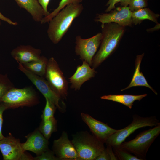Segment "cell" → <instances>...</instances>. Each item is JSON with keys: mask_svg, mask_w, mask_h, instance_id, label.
<instances>
[{"mask_svg": "<svg viewBox=\"0 0 160 160\" xmlns=\"http://www.w3.org/2000/svg\"><path fill=\"white\" fill-rule=\"evenodd\" d=\"M0 20L6 22L10 25L16 26L18 23L17 22H13L7 17H5L0 12Z\"/></svg>", "mask_w": 160, "mask_h": 160, "instance_id": "d6a6232c", "label": "cell"}, {"mask_svg": "<svg viewBox=\"0 0 160 160\" xmlns=\"http://www.w3.org/2000/svg\"><path fill=\"white\" fill-rule=\"evenodd\" d=\"M130 1V0H121L120 2V4L122 7L127 6Z\"/></svg>", "mask_w": 160, "mask_h": 160, "instance_id": "d590c367", "label": "cell"}, {"mask_svg": "<svg viewBox=\"0 0 160 160\" xmlns=\"http://www.w3.org/2000/svg\"><path fill=\"white\" fill-rule=\"evenodd\" d=\"M14 86L6 74H0V103L1 99L5 93Z\"/></svg>", "mask_w": 160, "mask_h": 160, "instance_id": "cb8c5ba5", "label": "cell"}, {"mask_svg": "<svg viewBox=\"0 0 160 160\" xmlns=\"http://www.w3.org/2000/svg\"><path fill=\"white\" fill-rule=\"evenodd\" d=\"M102 38L99 50L93 58L91 66H98L114 52L124 32V27L115 23L105 24L101 26Z\"/></svg>", "mask_w": 160, "mask_h": 160, "instance_id": "7a4b0ae2", "label": "cell"}, {"mask_svg": "<svg viewBox=\"0 0 160 160\" xmlns=\"http://www.w3.org/2000/svg\"><path fill=\"white\" fill-rule=\"evenodd\" d=\"M147 95L146 94L138 95H109L102 96L100 98L102 99L110 100L121 103L131 109L135 101L137 100L140 101Z\"/></svg>", "mask_w": 160, "mask_h": 160, "instance_id": "d6986e66", "label": "cell"}, {"mask_svg": "<svg viewBox=\"0 0 160 160\" xmlns=\"http://www.w3.org/2000/svg\"><path fill=\"white\" fill-rule=\"evenodd\" d=\"M121 0H109L106 4L108 7L105 10L106 12L111 11L115 8V4L118 2H120Z\"/></svg>", "mask_w": 160, "mask_h": 160, "instance_id": "4dcf8cb0", "label": "cell"}, {"mask_svg": "<svg viewBox=\"0 0 160 160\" xmlns=\"http://www.w3.org/2000/svg\"><path fill=\"white\" fill-rule=\"evenodd\" d=\"M83 7L81 3L67 5L49 22L48 37L54 44L58 43L66 33L73 21L81 14Z\"/></svg>", "mask_w": 160, "mask_h": 160, "instance_id": "6da1fadb", "label": "cell"}, {"mask_svg": "<svg viewBox=\"0 0 160 160\" xmlns=\"http://www.w3.org/2000/svg\"><path fill=\"white\" fill-rule=\"evenodd\" d=\"M102 38V33L99 32L90 38H82L81 36L76 37L75 52L81 60L91 66L93 57L100 44Z\"/></svg>", "mask_w": 160, "mask_h": 160, "instance_id": "9c48e42d", "label": "cell"}, {"mask_svg": "<svg viewBox=\"0 0 160 160\" xmlns=\"http://www.w3.org/2000/svg\"><path fill=\"white\" fill-rule=\"evenodd\" d=\"M160 15L155 14L148 8H144L132 12L131 20L132 23L137 25L146 19L158 23V19Z\"/></svg>", "mask_w": 160, "mask_h": 160, "instance_id": "44dd1931", "label": "cell"}, {"mask_svg": "<svg viewBox=\"0 0 160 160\" xmlns=\"http://www.w3.org/2000/svg\"><path fill=\"white\" fill-rule=\"evenodd\" d=\"M106 148L109 155L111 160H118V158L115 155L114 152L113 151L112 147L111 146L107 145Z\"/></svg>", "mask_w": 160, "mask_h": 160, "instance_id": "836d02e7", "label": "cell"}, {"mask_svg": "<svg viewBox=\"0 0 160 160\" xmlns=\"http://www.w3.org/2000/svg\"><path fill=\"white\" fill-rule=\"evenodd\" d=\"M57 121L54 117L45 121H42L38 129L47 140L50 138L52 133L57 131Z\"/></svg>", "mask_w": 160, "mask_h": 160, "instance_id": "7402d4cb", "label": "cell"}, {"mask_svg": "<svg viewBox=\"0 0 160 160\" xmlns=\"http://www.w3.org/2000/svg\"><path fill=\"white\" fill-rule=\"evenodd\" d=\"M18 6L25 9L31 15L33 20L40 22L45 16L42 7L37 0H15Z\"/></svg>", "mask_w": 160, "mask_h": 160, "instance_id": "e0dca14e", "label": "cell"}, {"mask_svg": "<svg viewBox=\"0 0 160 160\" xmlns=\"http://www.w3.org/2000/svg\"><path fill=\"white\" fill-rule=\"evenodd\" d=\"M113 148L118 160H141L135 155L131 154V153L120 147Z\"/></svg>", "mask_w": 160, "mask_h": 160, "instance_id": "484cf974", "label": "cell"}, {"mask_svg": "<svg viewBox=\"0 0 160 160\" xmlns=\"http://www.w3.org/2000/svg\"><path fill=\"white\" fill-rule=\"evenodd\" d=\"M0 102L7 109L25 106L31 107L38 104L39 100L36 92L31 86L23 88L12 87L1 97Z\"/></svg>", "mask_w": 160, "mask_h": 160, "instance_id": "5b68a950", "label": "cell"}, {"mask_svg": "<svg viewBox=\"0 0 160 160\" xmlns=\"http://www.w3.org/2000/svg\"><path fill=\"white\" fill-rule=\"evenodd\" d=\"M27 140L21 146L24 151H29L37 156L48 149V140L46 139L38 129L25 137Z\"/></svg>", "mask_w": 160, "mask_h": 160, "instance_id": "5bb4252c", "label": "cell"}, {"mask_svg": "<svg viewBox=\"0 0 160 160\" xmlns=\"http://www.w3.org/2000/svg\"><path fill=\"white\" fill-rule=\"evenodd\" d=\"M160 28V23H156V25L153 27L148 29L146 30L148 32H152L155 31L159 30Z\"/></svg>", "mask_w": 160, "mask_h": 160, "instance_id": "e575fe53", "label": "cell"}, {"mask_svg": "<svg viewBox=\"0 0 160 160\" xmlns=\"http://www.w3.org/2000/svg\"><path fill=\"white\" fill-rule=\"evenodd\" d=\"M95 160H111L110 157L106 148L103 150Z\"/></svg>", "mask_w": 160, "mask_h": 160, "instance_id": "f546056e", "label": "cell"}, {"mask_svg": "<svg viewBox=\"0 0 160 160\" xmlns=\"http://www.w3.org/2000/svg\"><path fill=\"white\" fill-rule=\"evenodd\" d=\"M132 12L128 6L118 7L108 13L97 15L95 21L101 23V27L106 23H115L121 26H130L132 24Z\"/></svg>", "mask_w": 160, "mask_h": 160, "instance_id": "8fae6325", "label": "cell"}, {"mask_svg": "<svg viewBox=\"0 0 160 160\" xmlns=\"http://www.w3.org/2000/svg\"><path fill=\"white\" fill-rule=\"evenodd\" d=\"M81 116L93 135L104 143L112 135L118 130L111 127L107 124L95 119L87 114L82 113Z\"/></svg>", "mask_w": 160, "mask_h": 160, "instance_id": "4fadbf2b", "label": "cell"}, {"mask_svg": "<svg viewBox=\"0 0 160 160\" xmlns=\"http://www.w3.org/2000/svg\"><path fill=\"white\" fill-rule=\"evenodd\" d=\"M18 68L23 72L42 94L45 98H47L61 112L63 111V108L60 105L62 98L52 88L48 82L43 77L35 74L30 71L20 63H18Z\"/></svg>", "mask_w": 160, "mask_h": 160, "instance_id": "30bf717a", "label": "cell"}, {"mask_svg": "<svg viewBox=\"0 0 160 160\" xmlns=\"http://www.w3.org/2000/svg\"><path fill=\"white\" fill-rule=\"evenodd\" d=\"M160 133V124L141 132L132 140L124 141L120 147L134 154L141 160H145L149 147Z\"/></svg>", "mask_w": 160, "mask_h": 160, "instance_id": "277c9868", "label": "cell"}, {"mask_svg": "<svg viewBox=\"0 0 160 160\" xmlns=\"http://www.w3.org/2000/svg\"><path fill=\"white\" fill-rule=\"evenodd\" d=\"M41 53L40 49L30 45H20L13 49L11 54L18 63L23 64L38 60Z\"/></svg>", "mask_w": 160, "mask_h": 160, "instance_id": "9a60e30c", "label": "cell"}, {"mask_svg": "<svg viewBox=\"0 0 160 160\" xmlns=\"http://www.w3.org/2000/svg\"><path fill=\"white\" fill-rule=\"evenodd\" d=\"M83 0H61L58 6L52 12L50 13L49 15L44 17L41 20V24H44L49 22V21L55 16L61 9L67 5L73 3H81Z\"/></svg>", "mask_w": 160, "mask_h": 160, "instance_id": "603a6c76", "label": "cell"}, {"mask_svg": "<svg viewBox=\"0 0 160 160\" xmlns=\"http://www.w3.org/2000/svg\"><path fill=\"white\" fill-rule=\"evenodd\" d=\"M1 21L0 20V25H1Z\"/></svg>", "mask_w": 160, "mask_h": 160, "instance_id": "8d00e7d4", "label": "cell"}, {"mask_svg": "<svg viewBox=\"0 0 160 160\" xmlns=\"http://www.w3.org/2000/svg\"><path fill=\"white\" fill-rule=\"evenodd\" d=\"M7 109V108L2 103H0V140L4 137L2 132V128L3 123V113L4 111Z\"/></svg>", "mask_w": 160, "mask_h": 160, "instance_id": "f1b7e54d", "label": "cell"}, {"mask_svg": "<svg viewBox=\"0 0 160 160\" xmlns=\"http://www.w3.org/2000/svg\"><path fill=\"white\" fill-rule=\"evenodd\" d=\"M0 151L4 160H33V157L23 150L20 140L10 133L0 140Z\"/></svg>", "mask_w": 160, "mask_h": 160, "instance_id": "ba28073f", "label": "cell"}, {"mask_svg": "<svg viewBox=\"0 0 160 160\" xmlns=\"http://www.w3.org/2000/svg\"><path fill=\"white\" fill-rule=\"evenodd\" d=\"M52 148L55 154L59 160H79L75 147L65 131L59 138L54 141Z\"/></svg>", "mask_w": 160, "mask_h": 160, "instance_id": "7c38bea8", "label": "cell"}, {"mask_svg": "<svg viewBox=\"0 0 160 160\" xmlns=\"http://www.w3.org/2000/svg\"><path fill=\"white\" fill-rule=\"evenodd\" d=\"M132 118V121L129 124L118 130L108 138L105 142L107 145L112 148L119 147L126 139L136 130L146 127L155 126L160 124L155 116L142 117L134 114Z\"/></svg>", "mask_w": 160, "mask_h": 160, "instance_id": "8992f818", "label": "cell"}, {"mask_svg": "<svg viewBox=\"0 0 160 160\" xmlns=\"http://www.w3.org/2000/svg\"><path fill=\"white\" fill-rule=\"evenodd\" d=\"M88 63L83 61L81 65H79L74 73L69 78L71 84V88L79 90L82 85L86 81L94 77L96 72L91 68Z\"/></svg>", "mask_w": 160, "mask_h": 160, "instance_id": "2e32d148", "label": "cell"}, {"mask_svg": "<svg viewBox=\"0 0 160 160\" xmlns=\"http://www.w3.org/2000/svg\"><path fill=\"white\" fill-rule=\"evenodd\" d=\"M48 60L43 56L37 60L22 64L26 69L39 76H45Z\"/></svg>", "mask_w": 160, "mask_h": 160, "instance_id": "ffe728a7", "label": "cell"}, {"mask_svg": "<svg viewBox=\"0 0 160 160\" xmlns=\"http://www.w3.org/2000/svg\"><path fill=\"white\" fill-rule=\"evenodd\" d=\"M46 99V104L41 116L42 121H45L54 117L57 107L47 98Z\"/></svg>", "mask_w": 160, "mask_h": 160, "instance_id": "d4e9b609", "label": "cell"}, {"mask_svg": "<svg viewBox=\"0 0 160 160\" xmlns=\"http://www.w3.org/2000/svg\"><path fill=\"white\" fill-rule=\"evenodd\" d=\"M55 155L53 151H51L48 149L40 155L33 157V160H59Z\"/></svg>", "mask_w": 160, "mask_h": 160, "instance_id": "83f0119b", "label": "cell"}, {"mask_svg": "<svg viewBox=\"0 0 160 160\" xmlns=\"http://www.w3.org/2000/svg\"><path fill=\"white\" fill-rule=\"evenodd\" d=\"M42 7L46 17L49 15L50 13L47 10V7L50 0H37Z\"/></svg>", "mask_w": 160, "mask_h": 160, "instance_id": "1f68e13d", "label": "cell"}, {"mask_svg": "<svg viewBox=\"0 0 160 160\" xmlns=\"http://www.w3.org/2000/svg\"><path fill=\"white\" fill-rule=\"evenodd\" d=\"M45 76L52 89L62 98H66L68 94V83L53 57L48 60Z\"/></svg>", "mask_w": 160, "mask_h": 160, "instance_id": "52a82bcc", "label": "cell"}, {"mask_svg": "<svg viewBox=\"0 0 160 160\" xmlns=\"http://www.w3.org/2000/svg\"><path fill=\"white\" fill-rule=\"evenodd\" d=\"M71 142L77 153L79 160H95L105 148L104 143L87 132L73 135Z\"/></svg>", "mask_w": 160, "mask_h": 160, "instance_id": "3957f363", "label": "cell"}, {"mask_svg": "<svg viewBox=\"0 0 160 160\" xmlns=\"http://www.w3.org/2000/svg\"><path fill=\"white\" fill-rule=\"evenodd\" d=\"M128 5L130 11L133 12L146 7L147 0H130Z\"/></svg>", "mask_w": 160, "mask_h": 160, "instance_id": "4316f807", "label": "cell"}, {"mask_svg": "<svg viewBox=\"0 0 160 160\" xmlns=\"http://www.w3.org/2000/svg\"><path fill=\"white\" fill-rule=\"evenodd\" d=\"M144 55L143 53L137 56L135 61V71L132 80L128 86L121 89V91L126 90L132 87L143 86L149 88L156 95H157V92L148 83L142 73L140 71V65Z\"/></svg>", "mask_w": 160, "mask_h": 160, "instance_id": "ac0fdd59", "label": "cell"}]
</instances>
